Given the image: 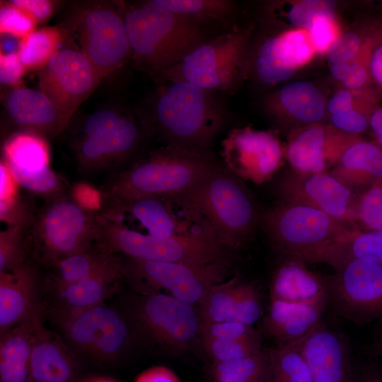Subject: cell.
I'll use <instances>...</instances> for the list:
<instances>
[{"mask_svg":"<svg viewBox=\"0 0 382 382\" xmlns=\"http://www.w3.org/2000/svg\"><path fill=\"white\" fill-rule=\"evenodd\" d=\"M146 110L137 117L146 138L166 145L209 152L224 123V112L213 92L183 81H156Z\"/></svg>","mask_w":382,"mask_h":382,"instance_id":"obj_1","label":"cell"},{"mask_svg":"<svg viewBox=\"0 0 382 382\" xmlns=\"http://www.w3.org/2000/svg\"><path fill=\"white\" fill-rule=\"evenodd\" d=\"M133 64L157 79L204 42L202 24L153 1L125 5Z\"/></svg>","mask_w":382,"mask_h":382,"instance_id":"obj_2","label":"cell"},{"mask_svg":"<svg viewBox=\"0 0 382 382\" xmlns=\"http://www.w3.org/2000/svg\"><path fill=\"white\" fill-rule=\"evenodd\" d=\"M219 165L209 152L165 145L110 176L100 190L102 199L180 197Z\"/></svg>","mask_w":382,"mask_h":382,"instance_id":"obj_3","label":"cell"},{"mask_svg":"<svg viewBox=\"0 0 382 382\" xmlns=\"http://www.w3.org/2000/svg\"><path fill=\"white\" fill-rule=\"evenodd\" d=\"M180 202L195 218L206 221L226 249L241 247L257 221L253 199L242 180L219 164L199 185L180 196Z\"/></svg>","mask_w":382,"mask_h":382,"instance_id":"obj_4","label":"cell"},{"mask_svg":"<svg viewBox=\"0 0 382 382\" xmlns=\"http://www.w3.org/2000/svg\"><path fill=\"white\" fill-rule=\"evenodd\" d=\"M101 216L67 192L44 200L27 232L30 256L49 268L98 244Z\"/></svg>","mask_w":382,"mask_h":382,"instance_id":"obj_5","label":"cell"},{"mask_svg":"<svg viewBox=\"0 0 382 382\" xmlns=\"http://www.w3.org/2000/svg\"><path fill=\"white\" fill-rule=\"evenodd\" d=\"M68 127L78 170L87 175L122 166L146 137L137 116L116 105L100 107Z\"/></svg>","mask_w":382,"mask_h":382,"instance_id":"obj_6","label":"cell"},{"mask_svg":"<svg viewBox=\"0 0 382 382\" xmlns=\"http://www.w3.org/2000/svg\"><path fill=\"white\" fill-rule=\"evenodd\" d=\"M125 5L118 1H76L59 25L65 41L81 51L103 79L131 59L125 25Z\"/></svg>","mask_w":382,"mask_h":382,"instance_id":"obj_7","label":"cell"},{"mask_svg":"<svg viewBox=\"0 0 382 382\" xmlns=\"http://www.w3.org/2000/svg\"><path fill=\"white\" fill-rule=\"evenodd\" d=\"M264 224L277 251L306 265L319 262L329 246L357 229L316 208L287 203L270 209Z\"/></svg>","mask_w":382,"mask_h":382,"instance_id":"obj_8","label":"cell"},{"mask_svg":"<svg viewBox=\"0 0 382 382\" xmlns=\"http://www.w3.org/2000/svg\"><path fill=\"white\" fill-rule=\"evenodd\" d=\"M101 219L98 244L114 254L139 260L195 265L228 260L227 249L218 242L211 229L159 238L127 229L102 216Z\"/></svg>","mask_w":382,"mask_h":382,"instance_id":"obj_9","label":"cell"},{"mask_svg":"<svg viewBox=\"0 0 382 382\" xmlns=\"http://www.w3.org/2000/svg\"><path fill=\"white\" fill-rule=\"evenodd\" d=\"M46 317L71 349L95 361H116L127 350L130 329L126 318L105 303L81 309H62L45 305Z\"/></svg>","mask_w":382,"mask_h":382,"instance_id":"obj_10","label":"cell"},{"mask_svg":"<svg viewBox=\"0 0 382 382\" xmlns=\"http://www.w3.org/2000/svg\"><path fill=\"white\" fill-rule=\"evenodd\" d=\"M248 35L233 30L204 41L156 81H183L204 89L231 91L245 76Z\"/></svg>","mask_w":382,"mask_h":382,"instance_id":"obj_11","label":"cell"},{"mask_svg":"<svg viewBox=\"0 0 382 382\" xmlns=\"http://www.w3.org/2000/svg\"><path fill=\"white\" fill-rule=\"evenodd\" d=\"M122 259L124 280L141 294L165 289L192 305L199 304L213 286L224 282L229 267L228 260L195 265Z\"/></svg>","mask_w":382,"mask_h":382,"instance_id":"obj_12","label":"cell"},{"mask_svg":"<svg viewBox=\"0 0 382 382\" xmlns=\"http://www.w3.org/2000/svg\"><path fill=\"white\" fill-rule=\"evenodd\" d=\"M100 214L127 229L154 237L190 235L207 229L196 221L178 197L146 196L102 199Z\"/></svg>","mask_w":382,"mask_h":382,"instance_id":"obj_13","label":"cell"},{"mask_svg":"<svg viewBox=\"0 0 382 382\" xmlns=\"http://www.w3.org/2000/svg\"><path fill=\"white\" fill-rule=\"evenodd\" d=\"M325 279L328 303L340 316L361 326L382 319V263L354 259Z\"/></svg>","mask_w":382,"mask_h":382,"instance_id":"obj_14","label":"cell"},{"mask_svg":"<svg viewBox=\"0 0 382 382\" xmlns=\"http://www.w3.org/2000/svg\"><path fill=\"white\" fill-rule=\"evenodd\" d=\"M130 310L142 333L162 347L185 349L200 335L199 311L171 295L141 294L135 299Z\"/></svg>","mask_w":382,"mask_h":382,"instance_id":"obj_15","label":"cell"},{"mask_svg":"<svg viewBox=\"0 0 382 382\" xmlns=\"http://www.w3.org/2000/svg\"><path fill=\"white\" fill-rule=\"evenodd\" d=\"M102 79L81 51L64 42L38 71L40 90L70 120Z\"/></svg>","mask_w":382,"mask_h":382,"instance_id":"obj_16","label":"cell"},{"mask_svg":"<svg viewBox=\"0 0 382 382\" xmlns=\"http://www.w3.org/2000/svg\"><path fill=\"white\" fill-rule=\"evenodd\" d=\"M221 146L224 167L240 179L255 184L270 180L284 155L273 133L248 127L231 130Z\"/></svg>","mask_w":382,"mask_h":382,"instance_id":"obj_17","label":"cell"},{"mask_svg":"<svg viewBox=\"0 0 382 382\" xmlns=\"http://www.w3.org/2000/svg\"><path fill=\"white\" fill-rule=\"evenodd\" d=\"M279 191L284 203L311 207L354 226L352 212L357 195L329 172L291 171L282 178Z\"/></svg>","mask_w":382,"mask_h":382,"instance_id":"obj_18","label":"cell"},{"mask_svg":"<svg viewBox=\"0 0 382 382\" xmlns=\"http://www.w3.org/2000/svg\"><path fill=\"white\" fill-rule=\"evenodd\" d=\"M1 99L4 139L17 132L54 138L65 132L71 122L40 90L22 86L9 88Z\"/></svg>","mask_w":382,"mask_h":382,"instance_id":"obj_19","label":"cell"},{"mask_svg":"<svg viewBox=\"0 0 382 382\" xmlns=\"http://www.w3.org/2000/svg\"><path fill=\"white\" fill-rule=\"evenodd\" d=\"M359 137L332 126L311 124L290 134L284 154L296 173L329 172L343 151Z\"/></svg>","mask_w":382,"mask_h":382,"instance_id":"obj_20","label":"cell"},{"mask_svg":"<svg viewBox=\"0 0 382 382\" xmlns=\"http://www.w3.org/2000/svg\"><path fill=\"white\" fill-rule=\"evenodd\" d=\"M300 350L313 382H354L346 340L322 322L301 340Z\"/></svg>","mask_w":382,"mask_h":382,"instance_id":"obj_21","label":"cell"},{"mask_svg":"<svg viewBox=\"0 0 382 382\" xmlns=\"http://www.w3.org/2000/svg\"><path fill=\"white\" fill-rule=\"evenodd\" d=\"M38 279L31 260L11 272H0V335L42 306L37 299Z\"/></svg>","mask_w":382,"mask_h":382,"instance_id":"obj_22","label":"cell"},{"mask_svg":"<svg viewBox=\"0 0 382 382\" xmlns=\"http://www.w3.org/2000/svg\"><path fill=\"white\" fill-rule=\"evenodd\" d=\"M30 382H76L79 371L75 352L42 323L33 339Z\"/></svg>","mask_w":382,"mask_h":382,"instance_id":"obj_23","label":"cell"},{"mask_svg":"<svg viewBox=\"0 0 382 382\" xmlns=\"http://www.w3.org/2000/svg\"><path fill=\"white\" fill-rule=\"evenodd\" d=\"M270 299L327 306L325 279L309 270L305 262L286 258L272 277Z\"/></svg>","mask_w":382,"mask_h":382,"instance_id":"obj_24","label":"cell"},{"mask_svg":"<svg viewBox=\"0 0 382 382\" xmlns=\"http://www.w3.org/2000/svg\"><path fill=\"white\" fill-rule=\"evenodd\" d=\"M45 305L0 335V382H30V356L35 330L42 323Z\"/></svg>","mask_w":382,"mask_h":382,"instance_id":"obj_25","label":"cell"},{"mask_svg":"<svg viewBox=\"0 0 382 382\" xmlns=\"http://www.w3.org/2000/svg\"><path fill=\"white\" fill-rule=\"evenodd\" d=\"M123 280V259L120 255L108 267L86 279L51 290L54 301L47 306L81 309L102 304L118 291Z\"/></svg>","mask_w":382,"mask_h":382,"instance_id":"obj_26","label":"cell"},{"mask_svg":"<svg viewBox=\"0 0 382 382\" xmlns=\"http://www.w3.org/2000/svg\"><path fill=\"white\" fill-rule=\"evenodd\" d=\"M329 173L358 195L382 177V149L359 137L343 151Z\"/></svg>","mask_w":382,"mask_h":382,"instance_id":"obj_27","label":"cell"},{"mask_svg":"<svg viewBox=\"0 0 382 382\" xmlns=\"http://www.w3.org/2000/svg\"><path fill=\"white\" fill-rule=\"evenodd\" d=\"M325 305L292 303L270 299L264 325L281 344L305 337L321 322Z\"/></svg>","mask_w":382,"mask_h":382,"instance_id":"obj_28","label":"cell"},{"mask_svg":"<svg viewBox=\"0 0 382 382\" xmlns=\"http://www.w3.org/2000/svg\"><path fill=\"white\" fill-rule=\"evenodd\" d=\"M120 255L114 254L99 244L71 255L50 267L45 282L47 290L83 281L115 262Z\"/></svg>","mask_w":382,"mask_h":382,"instance_id":"obj_29","label":"cell"},{"mask_svg":"<svg viewBox=\"0 0 382 382\" xmlns=\"http://www.w3.org/2000/svg\"><path fill=\"white\" fill-rule=\"evenodd\" d=\"M354 259H364L382 263V231L354 229L329 246L319 262L335 270Z\"/></svg>","mask_w":382,"mask_h":382,"instance_id":"obj_30","label":"cell"},{"mask_svg":"<svg viewBox=\"0 0 382 382\" xmlns=\"http://www.w3.org/2000/svg\"><path fill=\"white\" fill-rule=\"evenodd\" d=\"M2 159L8 166L35 171L49 166L47 139L28 132H14L3 139Z\"/></svg>","mask_w":382,"mask_h":382,"instance_id":"obj_31","label":"cell"},{"mask_svg":"<svg viewBox=\"0 0 382 382\" xmlns=\"http://www.w3.org/2000/svg\"><path fill=\"white\" fill-rule=\"evenodd\" d=\"M295 120L316 124L324 115V98L320 91L308 81L286 84L279 91L274 103Z\"/></svg>","mask_w":382,"mask_h":382,"instance_id":"obj_32","label":"cell"},{"mask_svg":"<svg viewBox=\"0 0 382 382\" xmlns=\"http://www.w3.org/2000/svg\"><path fill=\"white\" fill-rule=\"evenodd\" d=\"M64 40L65 35L59 25L36 28L21 38L18 55L26 71L41 70Z\"/></svg>","mask_w":382,"mask_h":382,"instance_id":"obj_33","label":"cell"},{"mask_svg":"<svg viewBox=\"0 0 382 382\" xmlns=\"http://www.w3.org/2000/svg\"><path fill=\"white\" fill-rule=\"evenodd\" d=\"M301 340L281 344L268 351L269 382H313L300 350Z\"/></svg>","mask_w":382,"mask_h":382,"instance_id":"obj_34","label":"cell"},{"mask_svg":"<svg viewBox=\"0 0 382 382\" xmlns=\"http://www.w3.org/2000/svg\"><path fill=\"white\" fill-rule=\"evenodd\" d=\"M214 382L269 381L268 352H260L241 359L214 362Z\"/></svg>","mask_w":382,"mask_h":382,"instance_id":"obj_35","label":"cell"},{"mask_svg":"<svg viewBox=\"0 0 382 382\" xmlns=\"http://www.w3.org/2000/svg\"><path fill=\"white\" fill-rule=\"evenodd\" d=\"M297 67L283 51L277 36L267 39L255 59L257 75L265 83L274 84L289 79Z\"/></svg>","mask_w":382,"mask_h":382,"instance_id":"obj_36","label":"cell"},{"mask_svg":"<svg viewBox=\"0 0 382 382\" xmlns=\"http://www.w3.org/2000/svg\"><path fill=\"white\" fill-rule=\"evenodd\" d=\"M238 277L235 276L213 286L199 303L202 323L233 321Z\"/></svg>","mask_w":382,"mask_h":382,"instance_id":"obj_37","label":"cell"},{"mask_svg":"<svg viewBox=\"0 0 382 382\" xmlns=\"http://www.w3.org/2000/svg\"><path fill=\"white\" fill-rule=\"evenodd\" d=\"M160 6L199 23L205 21L225 23L233 11L226 0H154Z\"/></svg>","mask_w":382,"mask_h":382,"instance_id":"obj_38","label":"cell"},{"mask_svg":"<svg viewBox=\"0 0 382 382\" xmlns=\"http://www.w3.org/2000/svg\"><path fill=\"white\" fill-rule=\"evenodd\" d=\"M352 221L361 231H382V177L357 195Z\"/></svg>","mask_w":382,"mask_h":382,"instance_id":"obj_39","label":"cell"},{"mask_svg":"<svg viewBox=\"0 0 382 382\" xmlns=\"http://www.w3.org/2000/svg\"><path fill=\"white\" fill-rule=\"evenodd\" d=\"M7 167L18 185L29 193L42 197L44 199L70 190L71 187L50 166L35 171H24L8 166Z\"/></svg>","mask_w":382,"mask_h":382,"instance_id":"obj_40","label":"cell"},{"mask_svg":"<svg viewBox=\"0 0 382 382\" xmlns=\"http://www.w3.org/2000/svg\"><path fill=\"white\" fill-rule=\"evenodd\" d=\"M27 232L14 227L0 232V272H11L30 260Z\"/></svg>","mask_w":382,"mask_h":382,"instance_id":"obj_41","label":"cell"},{"mask_svg":"<svg viewBox=\"0 0 382 382\" xmlns=\"http://www.w3.org/2000/svg\"><path fill=\"white\" fill-rule=\"evenodd\" d=\"M33 195H22L0 199V220L7 227H14L28 231L31 227L38 208Z\"/></svg>","mask_w":382,"mask_h":382,"instance_id":"obj_42","label":"cell"},{"mask_svg":"<svg viewBox=\"0 0 382 382\" xmlns=\"http://www.w3.org/2000/svg\"><path fill=\"white\" fill-rule=\"evenodd\" d=\"M202 342L214 362L241 359L262 350L260 337L248 340L203 338Z\"/></svg>","mask_w":382,"mask_h":382,"instance_id":"obj_43","label":"cell"},{"mask_svg":"<svg viewBox=\"0 0 382 382\" xmlns=\"http://www.w3.org/2000/svg\"><path fill=\"white\" fill-rule=\"evenodd\" d=\"M35 18L28 11L11 3L0 4V33L21 39L37 28Z\"/></svg>","mask_w":382,"mask_h":382,"instance_id":"obj_44","label":"cell"},{"mask_svg":"<svg viewBox=\"0 0 382 382\" xmlns=\"http://www.w3.org/2000/svg\"><path fill=\"white\" fill-rule=\"evenodd\" d=\"M262 316L259 293L251 284H238L233 321L253 326Z\"/></svg>","mask_w":382,"mask_h":382,"instance_id":"obj_45","label":"cell"},{"mask_svg":"<svg viewBox=\"0 0 382 382\" xmlns=\"http://www.w3.org/2000/svg\"><path fill=\"white\" fill-rule=\"evenodd\" d=\"M277 37L283 51L296 67L308 63L315 52L308 33L303 29L287 31Z\"/></svg>","mask_w":382,"mask_h":382,"instance_id":"obj_46","label":"cell"},{"mask_svg":"<svg viewBox=\"0 0 382 382\" xmlns=\"http://www.w3.org/2000/svg\"><path fill=\"white\" fill-rule=\"evenodd\" d=\"M202 338L248 340L260 337L253 326L236 321L202 323Z\"/></svg>","mask_w":382,"mask_h":382,"instance_id":"obj_47","label":"cell"},{"mask_svg":"<svg viewBox=\"0 0 382 382\" xmlns=\"http://www.w3.org/2000/svg\"><path fill=\"white\" fill-rule=\"evenodd\" d=\"M333 2L307 0L295 4L288 11L289 21L303 30H308L313 19L320 15L334 14Z\"/></svg>","mask_w":382,"mask_h":382,"instance_id":"obj_48","label":"cell"},{"mask_svg":"<svg viewBox=\"0 0 382 382\" xmlns=\"http://www.w3.org/2000/svg\"><path fill=\"white\" fill-rule=\"evenodd\" d=\"M308 35L315 52H328L337 37L334 14H323L316 17L308 28Z\"/></svg>","mask_w":382,"mask_h":382,"instance_id":"obj_49","label":"cell"},{"mask_svg":"<svg viewBox=\"0 0 382 382\" xmlns=\"http://www.w3.org/2000/svg\"><path fill=\"white\" fill-rule=\"evenodd\" d=\"M370 34L364 38H361L354 32H347L340 35L327 52L328 60L333 64L354 59Z\"/></svg>","mask_w":382,"mask_h":382,"instance_id":"obj_50","label":"cell"},{"mask_svg":"<svg viewBox=\"0 0 382 382\" xmlns=\"http://www.w3.org/2000/svg\"><path fill=\"white\" fill-rule=\"evenodd\" d=\"M370 116L356 109L332 115V127L345 133L359 136L369 127Z\"/></svg>","mask_w":382,"mask_h":382,"instance_id":"obj_51","label":"cell"},{"mask_svg":"<svg viewBox=\"0 0 382 382\" xmlns=\"http://www.w3.org/2000/svg\"><path fill=\"white\" fill-rule=\"evenodd\" d=\"M26 72L18 52L0 53V82L1 84L8 88L21 86Z\"/></svg>","mask_w":382,"mask_h":382,"instance_id":"obj_52","label":"cell"},{"mask_svg":"<svg viewBox=\"0 0 382 382\" xmlns=\"http://www.w3.org/2000/svg\"><path fill=\"white\" fill-rule=\"evenodd\" d=\"M11 3L28 11L38 24L49 21L53 16L58 3L51 0H11Z\"/></svg>","mask_w":382,"mask_h":382,"instance_id":"obj_53","label":"cell"},{"mask_svg":"<svg viewBox=\"0 0 382 382\" xmlns=\"http://www.w3.org/2000/svg\"><path fill=\"white\" fill-rule=\"evenodd\" d=\"M70 194L83 207L99 212L102 206L100 191L86 184H78L70 187Z\"/></svg>","mask_w":382,"mask_h":382,"instance_id":"obj_54","label":"cell"},{"mask_svg":"<svg viewBox=\"0 0 382 382\" xmlns=\"http://www.w3.org/2000/svg\"><path fill=\"white\" fill-rule=\"evenodd\" d=\"M134 382H182L177 374L168 367L156 366L141 373Z\"/></svg>","mask_w":382,"mask_h":382,"instance_id":"obj_55","label":"cell"},{"mask_svg":"<svg viewBox=\"0 0 382 382\" xmlns=\"http://www.w3.org/2000/svg\"><path fill=\"white\" fill-rule=\"evenodd\" d=\"M354 100L350 91L347 89L339 90L329 100L328 110L332 115H334L351 109H356Z\"/></svg>","mask_w":382,"mask_h":382,"instance_id":"obj_56","label":"cell"},{"mask_svg":"<svg viewBox=\"0 0 382 382\" xmlns=\"http://www.w3.org/2000/svg\"><path fill=\"white\" fill-rule=\"evenodd\" d=\"M0 199L11 197L18 192V185L6 163H0Z\"/></svg>","mask_w":382,"mask_h":382,"instance_id":"obj_57","label":"cell"},{"mask_svg":"<svg viewBox=\"0 0 382 382\" xmlns=\"http://www.w3.org/2000/svg\"><path fill=\"white\" fill-rule=\"evenodd\" d=\"M369 127L375 137L376 144L382 149V106H378L371 113Z\"/></svg>","mask_w":382,"mask_h":382,"instance_id":"obj_58","label":"cell"},{"mask_svg":"<svg viewBox=\"0 0 382 382\" xmlns=\"http://www.w3.org/2000/svg\"><path fill=\"white\" fill-rule=\"evenodd\" d=\"M359 382H382V371L374 364L366 365L361 370Z\"/></svg>","mask_w":382,"mask_h":382,"instance_id":"obj_59","label":"cell"},{"mask_svg":"<svg viewBox=\"0 0 382 382\" xmlns=\"http://www.w3.org/2000/svg\"><path fill=\"white\" fill-rule=\"evenodd\" d=\"M354 59L349 62L332 64L330 66V73L332 76L335 79L340 80L342 81L349 74Z\"/></svg>","mask_w":382,"mask_h":382,"instance_id":"obj_60","label":"cell"},{"mask_svg":"<svg viewBox=\"0 0 382 382\" xmlns=\"http://www.w3.org/2000/svg\"><path fill=\"white\" fill-rule=\"evenodd\" d=\"M20 40L7 35H1V52L2 54L18 52Z\"/></svg>","mask_w":382,"mask_h":382,"instance_id":"obj_61","label":"cell"},{"mask_svg":"<svg viewBox=\"0 0 382 382\" xmlns=\"http://www.w3.org/2000/svg\"><path fill=\"white\" fill-rule=\"evenodd\" d=\"M368 349L374 355L382 356V333L371 344Z\"/></svg>","mask_w":382,"mask_h":382,"instance_id":"obj_62","label":"cell"},{"mask_svg":"<svg viewBox=\"0 0 382 382\" xmlns=\"http://www.w3.org/2000/svg\"><path fill=\"white\" fill-rule=\"evenodd\" d=\"M85 382H115V381L108 379V378H98L90 379Z\"/></svg>","mask_w":382,"mask_h":382,"instance_id":"obj_63","label":"cell"}]
</instances>
